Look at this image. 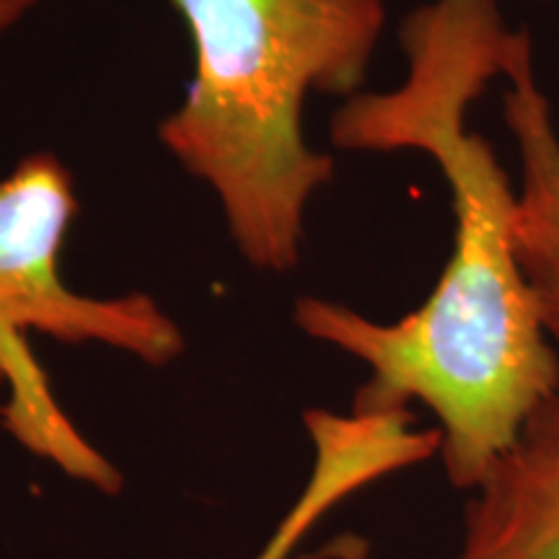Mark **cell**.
<instances>
[{"instance_id":"6da1fadb","label":"cell","mask_w":559,"mask_h":559,"mask_svg":"<svg viewBox=\"0 0 559 559\" xmlns=\"http://www.w3.org/2000/svg\"><path fill=\"white\" fill-rule=\"evenodd\" d=\"M521 34L500 0H430L402 21V83L349 96L332 143L436 160L456 218L451 257L428 300L391 324L332 300L296 304L309 337L370 368L353 415H400L409 402L436 412L445 472L461 489H477L559 394V355L515 249L519 192L492 145L466 128L487 83L506 79Z\"/></svg>"},{"instance_id":"7a4b0ae2","label":"cell","mask_w":559,"mask_h":559,"mask_svg":"<svg viewBox=\"0 0 559 559\" xmlns=\"http://www.w3.org/2000/svg\"><path fill=\"white\" fill-rule=\"evenodd\" d=\"M194 45L164 148L221 202L254 270L298 264L306 210L334 164L304 135L309 94L355 96L379 45L383 0H171Z\"/></svg>"},{"instance_id":"3957f363","label":"cell","mask_w":559,"mask_h":559,"mask_svg":"<svg viewBox=\"0 0 559 559\" xmlns=\"http://www.w3.org/2000/svg\"><path fill=\"white\" fill-rule=\"evenodd\" d=\"M73 179L58 156L37 153L0 179V355L13 383L3 417L26 449L52 459L70 477L99 481L109 461L91 449L50 396L45 376L24 347V332L68 345H102L166 366L185 337L151 296L88 298L60 275V249L73 221Z\"/></svg>"},{"instance_id":"277c9868","label":"cell","mask_w":559,"mask_h":559,"mask_svg":"<svg viewBox=\"0 0 559 559\" xmlns=\"http://www.w3.org/2000/svg\"><path fill=\"white\" fill-rule=\"evenodd\" d=\"M456 559H559V394L477 487Z\"/></svg>"},{"instance_id":"5b68a950","label":"cell","mask_w":559,"mask_h":559,"mask_svg":"<svg viewBox=\"0 0 559 559\" xmlns=\"http://www.w3.org/2000/svg\"><path fill=\"white\" fill-rule=\"evenodd\" d=\"M506 79L502 111L521 156L515 249L539 304L544 330L559 340V132L534 75L526 32L510 55Z\"/></svg>"},{"instance_id":"8992f818","label":"cell","mask_w":559,"mask_h":559,"mask_svg":"<svg viewBox=\"0 0 559 559\" xmlns=\"http://www.w3.org/2000/svg\"><path fill=\"white\" fill-rule=\"evenodd\" d=\"M9 381V370H5V360H3V355H0V383H5Z\"/></svg>"}]
</instances>
